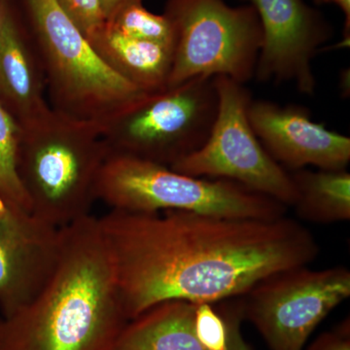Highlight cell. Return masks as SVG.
<instances>
[{"mask_svg":"<svg viewBox=\"0 0 350 350\" xmlns=\"http://www.w3.org/2000/svg\"><path fill=\"white\" fill-rule=\"evenodd\" d=\"M129 320L169 300L217 304L319 254L310 230L286 215L218 217L183 211L111 209L98 218Z\"/></svg>","mask_w":350,"mask_h":350,"instance_id":"obj_1","label":"cell"},{"mask_svg":"<svg viewBox=\"0 0 350 350\" xmlns=\"http://www.w3.org/2000/svg\"><path fill=\"white\" fill-rule=\"evenodd\" d=\"M129 321L98 219L62 228L59 259L27 305L0 315V350H114Z\"/></svg>","mask_w":350,"mask_h":350,"instance_id":"obj_2","label":"cell"},{"mask_svg":"<svg viewBox=\"0 0 350 350\" xmlns=\"http://www.w3.org/2000/svg\"><path fill=\"white\" fill-rule=\"evenodd\" d=\"M108 150L103 128L52 108L22 126L17 169L31 213L64 228L91 215Z\"/></svg>","mask_w":350,"mask_h":350,"instance_id":"obj_3","label":"cell"},{"mask_svg":"<svg viewBox=\"0 0 350 350\" xmlns=\"http://www.w3.org/2000/svg\"><path fill=\"white\" fill-rule=\"evenodd\" d=\"M55 111L103 128L144 94L110 68L56 0H17Z\"/></svg>","mask_w":350,"mask_h":350,"instance_id":"obj_4","label":"cell"},{"mask_svg":"<svg viewBox=\"0 0 350 350\" xmlns=\"http://www.w3.org/2000/svg\"><path fill=\"white\" fill-rule=\"evenodd\" d=\"M96 197L115 211L139 213L183 211L225 218L275 219L286 215L287 208L234 181L190 176L116 154H108L101 167Z\"/></svg>","mask_w":350,"mask_h":350,"instance_id":"obj_5","label":"cell"},{"mask_svg":"<svg viewBox=\"0 0 350 350\" xmlns=\"http://www.w3.org/2000/svg\"><path fill=\"white\" fill-rule=\"evenodd\" d=\"M218 110L214 77H197L145 94L103 128L108 154L172 167L198 150Z\"/></svg>","mask_w":350,"mask_h":350,"instance_id":"obj_6","label":"cell"},{"mask_svg":"<svg viewBox=\"0 0 350 350\" xmlns=\"http://www.w3.org/2000/svg\"><path fill=\"white\" fill-rule=\"evenodd\" d=\"M174 63L167 88L197 77L225 76L245 84L255 76L262 44L256 10L224 0H167Z\"/></svg>","mask_w":350,"mask_h":350,"instance_id":"obj_7","label":"cell"},{"mask_svg":"<svg viewBox=\"0 0 350 350\" xmlns=\"http://www.w3.org/2000/svg\"><path fill=\"white\" fill-rule=\"evenodd\" d=\"M214 84L218 110L206 142L170 167L190 176L234 181L293 206L297 192L291 174L269 155L250 125V92L225 76L214 77Z\"/></svg>","mask_w":350,"mask_h":350,"instance_id":"obj_8","label":"cell"},{"mask_svg":"<svg viewBox=\"0 0 350 350\" xmlns=\"http://www.w3.org/2000/svg\"><path fill=\"white\" fill-rule=\"evenodd\" d=\"M350 297V271L308 266L278 271L239 297L269 350H304L315 329Z\"/></svg>","mask_w":350,"mask_h":350,"instance_id":"obj_9","label":"cell"},{"mask_svg":"<svg viewBox=\"0 0 350 350\" xmlns=\"http://www.w3.org/2000/svg\"><path fill=\"white\" fill-rule=\"evenodd\" d=\"M256 10L262 44L255 77L260 82L293 83L312 96L317 83L312 62L332 38L323 16L304 0H243Z\"/></svg>","mask_w":350,"mask_h":350,"instance_id":"obj_10","label":"cell"},{"mask_svg":"<svg viewBox=\"0 0 350 350\" xmlns=\"http://www.w3.org/2000/svg\"><path fill=\"white\" fill-rule=\"evenodd\" d=\"M62 228L0 198V315L29 303L59 259Z\"/></svg>","mask_w":350,"mask_h":350,"instance_id":"obj_11","label":"cell"},{"mask_svg":"<svg viewBox=\"0 0 350 350\" xmlns=\"http://www.w3.org/2000/svg\"><path fill=\"white\" fill-rule=\"evenodd\" d=\"M248 119L269 155L282 167L299 170H347L350 138L312 121L301 105H280L269 100H251Z\"/></svg>","mask_w":350,"mask_h":350,"instance_id":"obj_12","label":"cell"},{"mask_svg":"<svg viewBox=\"0 0 350 350\" xmlns=\"http://www.w3.org/2000/svg\"><path fill=\"white\" fill-rule=\"evenodd\" d=\"M0 103L21 126L51 109L40 57L17 0H5L0 27Z\"/></svg>","mask_w":350,"mask_h":350,"instance_id":"obj_13","label":"cell"},{"mask_svg":"<svg viewBox=\"0 0 350 350\" xmlns=\"http://www.w3.org/2000/svg\"><path fill=\"white\" fill-rule=\"evenodd\" d=\"M98 56L115 72L144 93L167 89L174 47L130 38L107 24L88 38Z\"/></svg>","mask_w":350,"mask_h":350,"instance_id":"obj_14","label":"cell"},{"mask_svg":"<svg viewBox=\"0 0 350 350\" xmlns=\"http://www.w3.org/2000/svg\"><path fill=\"white\" fill-rule=\"evenodd\" d=\"M198 304L161 301L126 322L114 350H206L195 330Z\"/></svg>","mask_w":350,"mask_h":350,"instance_id":"obj_15","label":"cell"},{"mask_svg":"<svg viewBox=\"0 0 350 350\" xmlns=\"http://www.w3.org/2000/svg\"><path fill=\"white\" fill-rule=\"evenodd\" d=\"M290 174L296 187L293 206L299 218L319 224L350 220V174L347 170L301 169Z\"/></svg>","mask_w":350,"mask_h":350,"instance_id":"obj_16","label":"cell"},{"mask_svg":"<svg viewBox=\"0 0 350 350\" xmlns=\"http://www.w3.org/2000/svg\"><path fill=\"white\" fill-rule=\"evenodd\" d=\"M22 126L0 103V198L31 213L18 174V150Z\"/></svg>","mask_w":350,"mask_h":350,"instance_id":"obj_17","label":"cell"},{"mask_svg":"<svg viewBox=\"0 0 350 350\" xmlns=\"http://www.w3.org/2000/svg\"><path fill=\"white\" fill-rule=\"evenodd\" d=\"M107 23L130 38L174 47V29L167 16L150 12L145 8L144 2L125 7Z\"/></svg>","mask_w":350,"mask_h":350,"instance_id":"obj_18","label":"cell"},{"mask_svg":"<svg viewBox=\"0 0 350 350\" xmlns=\"http://www.w3.org/2000/svg\"><path fill=\"white\" fill-rule=\"evenodd\" d=\"M195 330L200 344L206 350H226L227 329L224 320L213 304H198Z\"/></svg>","mask_w":350,"mask_h":350,"instance_id":"obj_19","label":"cell"},{"mask_svg":"<svg viewBox=\"0 0 350 350\" xmlns=\"http://www.w3.org/2000/svg\"><path fill=\"white\" fill-rule=\"evenodd\" d=\"M64 13L89 38L107 24L100 0H56Z\"/></svg>","mask_w":350,"mask_h":350,"instance_id":"obj_20","label":"cell"},{"mask_svg":"<svg viewBox=\"0 0 350 350\" xmlns=\"http://www.w3.org/2000/svg\"><path fill=\"white\" fill-rule=\"evenodd\" d=\"M216 308L223 320H224L226 329H227V347L226 350H253L251 345L246 342L241 331L243 315L241 308V299L219 301Z\"/></svg>","mask_w":350,"mask_h":350,"instance_id":"obj_21","label":"cell"},{"mask_svg":"<svg viewBox=\"0 0 350 350\" xmlns=\"http://www.w3.org/2000/svg\"><path fill=\"white\" fill-rule=\"evenodd\" d=\"M306 350H350L349 319L344 320L332 330L320 334Z\"/></svg>","mask_w":350,"mask_h":350,"instance_id":"obj_22","label":"cell"},{"mask_svg":"<svg viewBox=\"0 0 350 350\" xmlns=\"http://www.w3.org/2000/svg\"><path fill=\"white\" fill-rule=\"evenodd\" d=\"M144 1V0H100V3L108 22V21L114 18V16L117 15L125 7L133 3H137V2Z\"/></svg>","mask_w":350,"mask_h":350,"instance_id":"obj_23","label":"cell"},{"mask_svg":"<svg viewBox=\"0 0 350 350\" xmlns=\"http://www.w3.org/2000/svg\"><path fill=\"white\" fill-rule=\"evenodd\" d=\"M327 3L336 4L344 13V39H342L340 44H342L344 47H349L350 41V0H328Z\"/></svg>","mask_w":350,"mask_h":350,"instance_id":"obj_24","label":"cell"},{"mask_svg":"<svg viewBox=\"0 0 350 350\" xmlns=\"http://www.w3.org/2000/svg\"><path fill=\"white\" fill-rule=\"evenodd\" d=\"M340 79H342V93L345 94V96H349V92L347 90V80L349 79V70L347 69V70L342 71V75H340Z\"/></svg>","mask_w":350,"mask_h":350,"instance_id":"obj_25","label":"cell"},{"mask_svg":"<svg viewBox=\"0 0 350 350\" xmlns=\"http://www.w3.org/2000/svg\"><path fill=\"white\" fill-rule=\"evenodd\" d=\"M4 5H5V0H0V27H1L2 19H3Z\"/></svg>","mask_w":350,"mask_h":350,"instance_id":"obj_26","label":"cell"},{"mask_svg":"<svg viewBox=\"0 0 350 350\" xmlns=\"http://www.w3.org/2000/svg\"><path fill=\"white\" fill-rule=\"evenodd\" d=\"M317 4H322L323 3V0H313Z\"/></svg>","mask_w":350,"mask_h":350,"instance_id":"obj_27","label":"cell"},{"mask_svg":"<svg viewBox=\"0 0 350 350\" xmlns=\"http://www.w3.org/2000/svg\"><path fill=\"white\" fill-rule=\"evenodd\" d=\"M327 1H328V0H323V3H327Z\"/></svg>","mask_w":350,"mask_h":350,"instance_id":"obj_28","label":"cell"}]
</instances>
